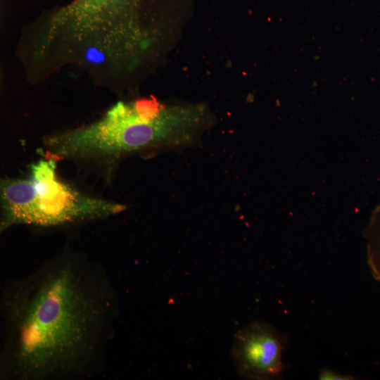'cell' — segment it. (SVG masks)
<instances>
[{
    "mask_svg": "<svg viewBox=\"0 0 380 380\" xmlns=\"http://www.w3.org/2000/svg\"><path fill=\"white\" fill-rule=\"evenodd\" d=\"M367 262L373 278L380 282V213L368 230Z\"/></svg>",
    "mask_w": 380,
    "mask_h": 380,
    "instance_id": "obj_5",
    "label": "cell"
},
{
    "mask_svg": "<svg viewBox=\"0 0 380 380\" xmlns=\"http://www.w3.org/2000/svg\"><path fill=\"white\" fill-rule=\"evenodd\" d=\"M318 379L321 380H351L355 379L351 375L342 374L328 368H322L318 375Z\"/></svg>",
    "mask_w": 380,
    "mask_h": 380,
    "instance_id": "obj_6",
    "label": "cell"
},
{
    "mask_svg": "<svg viewBox=\"0 0 380 380\" xmlns=\"http://www.w3.org/2000/svg\"><path fill=\"white\" fill-rule=\"evenodd\" d=\"M285 346L286 338L274 327L260 321L250 323L234 335L232 357L236 372L248 379L280 378Z\"/></svg>",
    "mask_w": 380,
    "mask_h": 380,
    "instance_id": "obj_4",
    "label": "cell"
},
{
    "mask_svg": "<svg viewBox=\"0 0 380 380\" xmlns=\"http://www.w3.org/2000/svg\"><path fill=\"white\" fill-rule=\"evenodd\" d=\"M0 377L77 380L104 371L118 294L103 266L64 251L1 293Z\"/></svg>",
    "mask_w": 380,
    "mask_h": 380,
    "instance_id": "obj_1",
    "label": "cell"
},
{
    "mask_svg": "<svg viewBox=\"0 0 380 380\" xmlns=\"http://www.w3.org/2000/svg\"><path fill=\"white\" fill-rule=\"evenodd\" d=\"M212 122L201 105L165 106L155 98L119 101L86 126L49 136L52 158L111 163L127 155L192 143Z\"/></svg>",
    "mask_w": 380,
    "mask_h": 380,
    "instance_id": "obj_2",
    "label": "cell"
},
{
    "mask_svg": "<svg viewBox=\"0 0 380 380\" xmlns=\"http://www.w3.org/2000/svg\"><path fill=\"white\" fill-rule=\"evenodd\" d=\"M1 231L19 224L56 227L103 218L126 209L121 203L83 194L61 180L56 160L41 159L25 178L1 182Z\"/></svg>",
    "mask_w": 380,
    "mask_h": 380,
    "instance_id": "obj_3",
    "label": "cell"
}]
</instances>
